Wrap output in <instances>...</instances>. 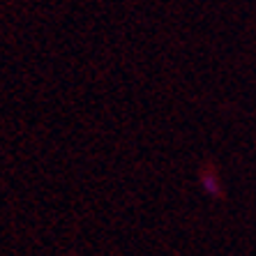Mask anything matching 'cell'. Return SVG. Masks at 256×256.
Wrapping results in <instances>:
<instances>
[{
  "label": "cell",
  "mask_w": 256,
  "mask_h": 256,
  "mask_svg": "<svg viewBox=\"0 0 256 256\" xmlns=\"http://www.w3.org/2000/svg\"><path fill=\"white\" fill-rule=\"evenodd\" d=\"M201 187L206 190V194L210 196H222V182H220V176L214 171H206L201 176Z\"/></svg>",
  "instance_id": "cell-1"
}]
</instances>
